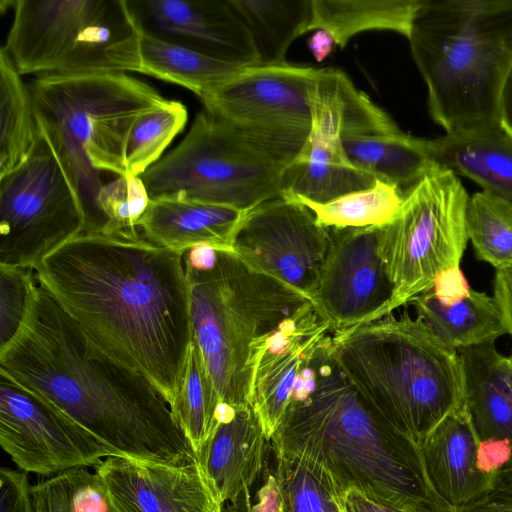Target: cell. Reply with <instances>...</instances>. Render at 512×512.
<instances>
[{
	"label": "cell",
	"instance_id": "cell-39",
	"mask_svg": "<svg viewBox=\"0 0 512 512\" xmlns=\"http://www.w3.org/2000/svg\"><path fill=\"white\" fill-rule=\"evenodd\" d=\"M0 512H35L26 472L8 467L0 469Z\"/></svg>",
	"mask_w": 512,
	"mask_h": 512
},
{
	"label": "cell",
	"instance_id": "cell-42",
	"mask_svg": "<svg viewBox=\"0 0 512 512\" xmlns=\"http://www.w3.org/2000/svg\"><path fill=\"white\" fill-rule=\"evenodd\" d=\"M35 512H70L61 474L32 486Z\"/></svg>",
	"mask_w": 512,
	"mask_h": 512
},
{
	"label": "cell",
	"instance_id": "cell-4",
	"mask_svg": "<svg viewBox=\"0 0 512 512\" xmlns=\"http://www.w3.org/2000/svg\"><path fill=\"white\" fill-rule=\"evenodd\" d=\"M432 120L446 134L500 128L512 69V0H425L408 38Z\"/></svg>",
	"mask_w": 512,
	"mask_h": 512
},
{
	"label": "cell",
	"instance_id": "cell-24",
	"mask_svg": "<svg viewBox=\"0 0 512 512\" xmlns=\"http://www.w3.org/2000/svg\"><path fill=\"white\" fill-rule=\"evenodd\" d=\"M409 304L417 317L445 344L455 350L495 343L507 334L500 308L485 292L470 290L469 295L452 306L441 304L432 289Z\"/></svg>",
	"mask_w": 512,
	"mask_h": 512
},
{
	"label": "cell",
	"instance_id": "cell-7",
	"mask_svg": "<svg viewBox=\"0 0 512 512\" xmlns=\"http://www.w3.org/2000/svg\"><path fill=\"white\" fill-rule=\"evenodd\" d=\"M184 265L192 338L222 404L251 406L255 369L268 339L312 302L233 252L215 250L207 264Z\"/></svg>",
	"mask_w": 512,
	"mask_h": 512
},
{
	"label": "cell",
	"instance_id": "cell-48",
	"mask_svg": "<svg viewBox=\"0 0 512 512\" xmlns=\"http://www.w3.org/2000/svg\"><path fill=\"white\" fill-rule=\"evenodd\" d=\"M501 374L506 394L512 403V354L510 356H502Z\"/></svg>",
	"mask_w": 512,
	"mask_h": 512
},
{
	"label": "cell",
	"instance_id": "cell-28",
	"mask_svg": "<svg viewBox=\"0 0 512 512\" xmlns=\"http://www.w3.org/2000/svg\"><path fill=\"white\" fill-rule=\"evenodd\" d=\"M40 139L28 83L0 50V178L32 155Z\"/></svg>",
	"mask_w": 512,
	"mask_h": 512
},
{
	"label": "cell",
	"instance_id": "cell-10",
	"mask_svg": "<svg viewBox=\"0 0 512 512\" xmlns=\"http://www.w3.org/2000/svg\"><path fill=\"white\" fill-rule=\"evenodd\" d=\"M2 46L20 75L115 70L108 52L137 26L128 0H15Z\"/></svg>",
	"mask_w": 512,
	"mask_h": 512
},
{
	"label": "cell",
	"instance_id": "cell-49",
	"mask_svg": "<svg viewBox=\"0 0 512 512\" xmlns=\"http://www.w3.org/2000/svg\"><path fill=\"white\" fill-rule=\"evenodd\" d=\"M219 512H220V510H219Z\"/></svg>",
	"mask_w": 512,
	"mask_h": 512
},
{
	"label": "cell",
	"instance_id": "cell-34",
	"mask_svg": "<svg viewBox=\"0 0 512 512\" xmlns=\"http://www.w3.org/2000/svg\"><path fill=\"white\" fill-rule=\"evenodd\" d=\"M187 107L167 99L135 121L126 144V174L141 177L157 163L172 140L185 128Z\"/></svg>",
	"mask_w": 512,
	"mask_h": 512
},
{
	"label": "cell",
	"instance_id": "cell-19",
	"mask_svg": "<svg viewBox=\"0 0 512 512\" xmlns=\"http://www.w3.org/2000/svg\"><path fill=\"white\" fill-rule=\"evenodd\" d=\"M267 440L251 406L223 407L217 427L196 452L198 465L220 506L250 489L261 472Z\"/></svg>",
	"mask_w": 512,
	"mask_h": 512
},
{
	"label": "cell",
	"instance_id": "cell-21",
	"mask_svg": "<svg viewBox=\"0 0 512 512\" xmlns=\"http://www.w3.org/2000/svg\"><path fill=\"white\" fill-rule=\"evenodd\" d=\"M479 437L467 405L437 425L420 445L428 478L454 510L468 505L491 485L494 474L476 466Z\"/></svg>",
	"mask_w": 512,
	"mask_h": 512
},
{
	"label": "cell",
	"instance_id": "cell-9",
	"mask_svg": "<svg viewBox=\"0 0 512 512\" xmlns=\"http://www.w3.org/2000/svg\"><path fill=\"white\" fill-rule=\"evenodd\" d=\"M469 195L458 175L436 166L403 193L383 225L381 253L393 284L389 315L430 291L444 270L460 267L468 236Z\"/></svg>",
	"mask_w": 512,
	"mask_h": 512
},
{
	"label": "cell",
	"instance_id": "cell-29",
	"mask_svg": "<svg viewBox=\"0 0 512 512\" xmlns=\"http://www.w3.org/2000/svg\"><path fill=\"white\" fill-rule=\"evenodd\" d=\"M246 22L261 65L286 62L296 38L308 32L312 0H230Z\"/></svg>",
	"mask_w": 512,
	"mask_h": 512
},
{
	"label": "cell",
	"instance_id": "cell-40",
	"mask_svg": "<svg viewBox=\"0 0 512 512\" xmlns=\"http://www.w3.org/2000/svg\"><path fill=\"white\" fill-rule=\"evenodd\" d=\"M220 512H282L281 499L274 475H269L257 492L256 502L251 500L250 489L223 503Z\"/></svg>",
	"mask_w": 512,
	"mask_h": 512
},
{
	"label": "cell",
	"instance_id": "cell-45",
	"mask_svg": "<svg viewBox=\"0 0 512 512\" xmlns=\"http://www.w3.org/2000/svg\"><path fill=\"white\" fill-rule=\"evenodd\" d=\"M340 504L343 512H413L378 503L355 489L346 491L340 498Z\"/></svg>",
	"mask_w": 512,
	"mask_h": 512
},
{
	"label": "cell",
	"instance_id": "cell-46",
	"mask_svg": "<svg viewBox=\"0 0 512 512\" xmlns=\"http://www.w3.org/2000/svg\"><path fill=\"white\" fill-rule=\"evenodd\" d=\"M500 128L512 138V69L503 85L499 101Z\"/></svg>",
	"mask_w": 512,
	"mask_h": 512
},
{
	"label": "cell",
	"instance_id": "cell-36",
	"mask_svg": "<svg viewBox=\"0 0 512 512\" xmlns=\"http://www.w3.org/2000/svg\"><path fill=\"white\" fill-rule=\"evenodd\" d=\"M36 282L33 268L0 266V350L19 332Z\"/></svg>",
	"mask_w": 512,
	"mask_h": 512
},
{
	"label": "cell",
	"instance_id": "cell-47",
	"mask_svg": "<svg viewBox=\"0 0 512 512\" xmlns=\"http://www.w3.org/2000/svg\"><path fill=\"white\" fill-rule=\"evenodd\" d=\"M307 45L314 58L321 62L332 52L336 44L327 31L316 30L309 38Z\"/></svg>",
	"mask_w": 512,
	"mask_h": 512
},
{
	"label": "cell",
	"instance_id": "cell-6",
	"mask_svg": "<svg viewBox=\"0 0 512 512\" xmlns=\"http://www.w3.org/2000/svg\"><path fill=\"white\" fill-rule=\"evenodd\" d=\"M28 85L39 134L81 200L85 232L105 183L102 173L127 175L126 144L135 121L167 99L118 70L45 74Z\"/></svg>",
	"mask_w": 512,
	"mask_h": 512
},
{
	"label": "cell",
	"instance_id": "cell-14",
	"mask_svg": "<svg viewBox=\"0 0 512 512\" xmlns=\"http://www.w3.org/2000/svg\"><path fill=\"white\" fill-rule=\"evenodd\" d=\"M329 246V229L303 204L287 197L249 210L233 243V253L312 302Z\"/></svg>",
	"mask_w": 512,
	"mask_h": 512
},
{
	"label": "cell",
	"instance_id": "cell-26",
	"mask_svg": "<svg viewBox=\"0 0 512 512\" xmlns=\"http://www.w3.org/2000/svg\"><path fill=\"white\" fill-rule=\"evenodd\" d=\"M464 377L465 399L480 440H512V403L503 384L502 354L495 343L458 350Z\"/></svg>",
	"mask_w": 512,
	"mask_h": 512
},
{
	"label": "cell",
	"instance_id": "cell-3",
	"mask_svg": "<svg viewBox=\"0 0 512 512\" xmlns=\"http://www.w3.org/2000/svg\"><path fill=\"white\" fill-rule=\"evenodd\" d=\"M270 441L275 452L301 456L324 469L339 499L355 489L413 512H454L433 488L420 446L339 365L330 334L302 372Z\"/></svg>",
	"mask_w": 512,
	"mask_h": 512
},
{
	"label": "cell",
	"instance_id": "cell-18",
	"mask_svg": "<svg viewBox=\"0 0 512 512\" xmlns=\"http://www.w3.org/2000/svg\"><path fill=\"white\" fill-rule=\"evenodd\" d=\"M332 332L313 303L287 320L267 342L255 369L251 407L271 440L294 389L322 340Z\"/></svg>",
	"mask_w": 512,
	"mask_h": 512
},
{
	"label": "cell",
	"instance_id": "cell-32",
	"mask_svg": "<svg viewBox=\"0 0 512 512\" xmlns=\"http://www.w3.org/2000/svg\"><path fill=\"white\" fill-rule=\"evenodd\" d=\"M466 231L477 260L498 270L512 263V202L488 191L469 197Z\"/></svg>",
	"mask_w": 512,
	"mask_h": 512
},
{
	"label": "cell",
	"instance_id": "cell-27",
	"mask_svg": "<svg viewBox=\"0 0 512 512\" xmlns=\"http://www.w3.org/2000/svg\"><path fill=\"white\" fill-rule=\"evenodd\" d=\"M425 0H312L308 32L325 30L344 48L357 34L389 30L409 38Z\"/></svg>",
	"mask_w": 512,
	"mask_h": 512
},
{
	"label": "cell",
	"instance_id": "cell-41",
	"mask_svg": "<svg viewBox=\"0 0 512 512\" xmlns=\"http://www.w3.org/2000/svg\"><path fill=\"white\" fill-rule=\"evenodd\" d=\"M512 458V440L487 438L479 440L476 452L477 469L484 474L501 470Z\"/></svg>",
	"mask_w": 512,
	"mask_h": 512
},
{
	"label": "cell",
	"instance_id": "cell-30",
	"mask_svg": "<svg viewBox=\"0 0 512 512\" xmlns=\"http://www.w3.org/2000/svg\"><path fill=\"white\" fill-rule=\"evenodd\" d=\"M223 404L197 342L192 338L172 415L195 452L217 427Z\"/></svg>",
	"mask_w": 512,
	"mask_h": 512
},
{
	"label": "cell",
	"instance_id": "cell-16",
	"mask_svg": "<svg viewBox=\"0 0 512 512\" xmlns=\"http://www.w3.org/2000/svg\"><path fill=\"white\" fill-rule=\"evenodd\" d=\"M146 32L240 67L260 64L250 30L230 0H128Z\"/></svg>",
	"mask_w": 512,
	"mask_h": 512
},
{
	"label": "cell",
	"instance_id": "cell-17",
	"mask_svg": "<svg viewBox=\"0 0 512 512\" xmlns=\"http://www.w3.org/2000/svg\"><path fill=\"white\" fill-rule=\"evenodd\" d=\"M122 512H219L196 463L171 465L109 456L96 467Z\"/></svg>",
	"mask_w": 512,
	"mask_h": 512
},
{
	"label": "cell",
	"instance_id": "cell-44",
	"mask_svg": "<svg viewBox=\"0 0 512 512\" xmlns=\"http://www.w3.org/2000/svg\"><path fill=\"white\" fill-rule=\"evenodd\" d=\"M493 296L500 308L506 332L512 339V263L495 270Z\"/></svg>",
	"mask_w": 512,
	"mask_h": 512
},
{
	"label": "cell",
	"instance_id": "cell-20",
	"mask_svg": "<svg viewBox=\"0 0 512 512\" xmlns=\"http://www.w3.org/2000/svg\"><path fill=\"white\" fill-rule=\"evenodd\" d=\"M108 59L115 70L179 85L199 99L245 68L154 36L138 23L128 38L108 52Z\"/></svg>",
	"mask_w": 512,
	"mask_h": 512
},
{
	"label": "cell",
	"instance_id": "cell-13",
	"mask_svg": "<svg viewBox=\"0 0 512 512\" xmlns=\"http://www.w3.org/2000/svg\"><path fill=\"white\" fill-rule=\"evenodd\" d=\"M0 445L23 471L55 476L118 456L47 400L0 373Z\"/></svg>",
	"mask_w": 512,
	"mask_h": 512
},
{
	"label": "cell",
	"instance_id": "cell-31",
	"mask_svg": "<svg viewBox=\"0 0 512 512\" xmlns=\"http://www.w3.org/2000/svg\"><path fill=\"white\" fill-rule=\"evenodd\" d=\"M404 191L398 186L375 179L373 186L354 191L325 203L285 195L306 206L317 223L325 228H360L389 223L396 215Z\"/></svg>",
	"mask_w": 512,
	"mask_h": 512
},
{
	"label": "cell",
	"instance_id": "cell-25",
	"mask_svg": "<svg viewBox=\"0 0 512 512\" xmlns=\"http://www.w3.org/2000/svg\"><path fill=\"white\" fill-rule=\"evenodd\" d=\"M341 140L356 168L403 191L436 167L427 154L425 138L411 136L400 128L373 134H346Z\"/></svg>",
	"mask_w": 512,
	"mask_h": 512
},
{
	"label": "cell",
	"instance_id": "cell-11",
	"mask_svg": "<svg viewBox=\"0 0 512 512\" xmlns=\"http://www.w3.org/2000/svg\"><path fill=\"white\" fill-rule=\"evenodd\" d=\"M318 74L317 68L288 62L258 64L241 69L200 100L206 111L288 167L311 131L310 97Z\"/></svg>",
	"mask_w": 512,
	"mask_h": 512
},
{
	"label": "cell",
	"instance_id": "cell-43",
	"mask_svg": "<svg viewBox=\"0 0 512 512\" xmlns=\"http://www.w3.org/2000/svg\"><path fill=\"white\" fill-rule=\"evenodd\" d=\"M470 290L467 278L460 267L442 271L436 277L432 288L435 297L445 306H452L465 299Z\"/></svg>",
	"mask_w": 512,
	"mask_h": 512
},
{
	"label": "cell",
	"instance_id": "cell-22",
	"mask_svg": "<svg viewBox=\"0 0 512 512\" xmlns=\"http://www.w3.org/2000/svg\"><path fill=\"white\" fill-rule=\"evenodd\" d=\"M248 211L180 198H156L150 199L138 229L148 241L179 253L200 246L233 252L236 232Z\"/></svg>",
	"mask_w": 512,
	"mask_h": 512
},
{
	"label": "cell",
	"instance_id": "cell-37",
	"mask_svg": "<svg viewBox=\"0 0 512 512\" xmlns=\"http://www.w3.org/2000/svg\"><path fill=\"white\" fill-rule=\"evenodd\" d=\"M61 477L70 512H122L97 472L77 468Z\"/></svg>",
	"mask_w": 512,
	"mask_h": 512
},
{
	"label": "cell",
	"instance_id": "cell-15",
	"mask_svg": "<svg viewBox=\"0 0 512 512\" xmlns=\"http://www.w3.org/2000/svg\"><path fill=\"white\" fill-rule=\"evenodd\" d=\"M328 229L312 298L318 314L333 333L388 316L394 289L381 253L383 225Z\"/></svg>",
	"mask_w": 512,
	"mask_h": 512
},
{
	"label": "cell",
	"instance_id": "cell-5",
	"mask_svg": "<svg viewBox=\"0 0 512 512\" xmlns=\"http://www.w3.org/2000/svg\"><path fill=\"white\" fill-rule=\"evenodd\" d=\"M331 348L359 390L419 446L446 417L466 406L458 351L418 317L390 314L334 332Z\"/></svg>",
	"mask_w": 512,
	"mask_h": 512
},
{
	"label": "cell",
	"instance_id": "cell-8",
	"mask_svg": "<svg viewBox=\"0 0 512 512\" xmlns=\"http://www.w3.org/2000/svg\"><path fill=\"white\" fill-rule=\"evenodd\" d=\"M286 168L203 109L179 144L141 178L150 199L180 198L248 211L283 197Z\"/></svg>",
	"mask_w": 512,
	"mask_h": 512
},
{
	"label": "cell",
	"instance_id": "cell-33",
	"mask_svg": "<svg viewBox=\"0 0 512 512\" xmlns=\"http://www.w3.org/2000/svg\"><path fill=\"white\" fill-rule=\"evenodd\" d=\"M275 453L274 477L282 512H343L333 483L324 469L295 454Z\"/></svg>",
	"mask_w": 512,
	"mask_h": 512
},
{
	"label": "cell",
	"instance_id": "cell-23",
	"mask_svg": "<svg viewBox=\"0 0 512 512\" xmlns=\"http://www.w3.org/2000/svg\"><path fill=\"white\" fill-rule=\"evenodd\" d=\"M425 148L436 166L512 202V138L501 128L425 138Z\"/></svg>",
	"mask_w": 512,
	"mask_h": 512
},
{
	"label": "cell",
	"instance_id": "cell-1",
	"mask_svg": "<svg viewBox=\"0 0 512 512\" xmlns=\"http://www.w3.org/2000/svg\"><path fill=\"white\" fill-rule=\"evenodd\" d=\"M32 268L95 346L172 404L192 340L183 253L140 233H81Z\"/></svg>",
	"mask_w": 512,
	"mask_h": 512
},
{
	"label": "cell",
	"instance_id": "cell-38",
	"mask_svg": "<svg viewBox=\"0 0 512 512\" xmlns=\"http://www.w3.org/2000/svg\"><path fill=\"white\" fill-rule=\"evenodd\" d=\"M454 512H512V458L494 474L490 487L483 494Z\"/></svg>",
	"mask_w": 512,
	"mask_h": 512
},
{
	"label": "cell",
	"instance_id": "cell-12",
	"mask_svg": "<svg viewBox=\"0 0 512 512\" xmlns=\"http://www.w3.org/2000/svg\"><path fill=\"white\" fill-rule=\"evenodd\" d=\"M85 223L77 191L40 136L27 161L0 178V266L32 268Z\"/></svg>",
	"mask_w": 512,
	"mask_h": 512
},
{
	"label": "cell",
	"instance_id": "cell-2",
	"mask_svg": "<svg viewBox=\"0 0 512 512\" xmlns=\"http://www.w3.org/2000/svg\"><path fill=\"white\" fill-rule=\"evenodd\" d=\"M0 373L47 400L118 456L171 465L197 462L158 389L95 346L38 282L19 332L0 350Z\"/></svg>",
	"mask_w": 512,
	"mask_h": 512
},
{
	"label": "cell",
	"instance_id": "cell-35",
	"mask_svg": "<svg viewBox=\"0 0 512 512\" xmlns=\"http://www.w3.org/2000/svg\"><path fill=\"white\" fill-rule=\"evenodd\" d=\"M149 203L150 196L141 177L117 176L98 191L93 220L83 233L139 234V221Z\"/></svg>",
	"mask_w": 512,
	"mask_h": 512
}]
</instances>
